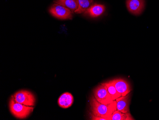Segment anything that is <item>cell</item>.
<instances>
[{
  "label": "cell",
  "mask_w": 159,
  "mask_h": 120,
  "mask_svg": "<svg viewBox=\"0 0 159 120\" xmlns=\"http://www.w3.org/2000/svg\"><path fill=\"white\" fill-rule=\"evenodd\" d=\"M104 84L107 87V90L113 101H115L116 99L121 96V94L119 93L115 88L113 80L105 82Z\"/></svg>",
  "instance_id": "13"
},
{
  "label": "cell",
  "mask_w": 159,
  "mask_h": 120,
  "mask_svg": "<svg viewBox=\"0 0 159 120\" xmlns=\"http://www.w3.org/2000/svg\"><path fill=\"white\" fill-rule=\"evenodd\" d=\"M74 101L72 94L69 93H66L61 95L58 100V103L60 107L63 109H67L72 105Z\"/></svg>",
  "instance_id": "9"
},
{
  "label": "cell",
  "mask_w": 159,
  "mask_h": 120,
  "mask_svg": "<svg viewBox=\"0 0 159 120\" xmlns=\"http://www.w3.org/2000/svg\"><path fill=\"white\" fill-rule=\"evenodd\" d=\"M90 105L93 115L106 118L107 120H110L113 112L117 110L116 102L115 100L111 103L104 104L99 103L94 97H93L91 99Z\"/></svg>",
  "instance_id": "1"
},
{
  "label": "cell",
  "mask_w": 159,
  "mask_h": 120,
  "mask_svg": "<svg viewBox=\"0 0 159 120\" xmlns=\"http://www.w3.org/2000/svg\"><path fill=\"white\" fill-rule=\"evenodd\" d=\"M9 109L11 114L18 119H23L28 117L34 111V106L25 105L17 103L11 96L9 102Z\"/></svg>",
  "instance_id": "2"
},
{
  "label": "cell",
  "mask_w": 159,
  "mask_h": 120,
  "mask_svg": "<svg viewBox=\"0 0 159 120\" xmlns=\"http://www.w3.org/2000/svg\"><path fill=\"white\" fill-rule=\"evenodd\" d=\"M130 98L129 94L125 96H121L115 100L116 102L117 110L124 113L129 112V102Z\"/></svg>",
  "instance_id": "8"
},
{
  "label": "cell",
  "mask_w": 159,
  "mask_h": 120,
  "mask_svg": "<svg viewBox=\"0 0 159 120\" xmlns=\"http://www.w3.org/2000/svg\"><path fill=\"white\" fill-rule=\"evenodd\" d=\"M134 120L129 113H124L116 110L113 112L110 120Z\"/></svg>",
  "instance_id": "12"
},
{
  "label": "cell",
  "mask_w": 159,
  "mask_h": 120,
  "mask_svg": "<svg viewBox=\"0 0 159 120\" xmlns=\"http://www.w3.org/2000/svg\"><path fill=\"white\" fill-rule=\"evenodd\" d=\"M91 120H107L106 118H102V117H98V116H95V115L92 114L91 117Z\"/></svg>",
  "instance_id": "15"
},
{
  "label": "cell",
  "mask_w": 159,
  "mask_h": 120,
  "mask_svg": "<svg viewBox=\"0 0 159 120\" xmlns=\"http://www.w3.org/2000/svg\"><path fill=\"white\" fill-rule=\"evenodd\" d=\"M78 4V8L75 12L76 13H81L85 12L90 7L93 3V0H77Z\"/></svg>",
  "instance_id": "14"
},
{
  "label": "cell",
  "mask_w": 159,
  "mask_h": 120,
  "mask_svg": "<svg viewBox=\"0 0 159 120\" xmlns=\"http://www.w3.org/2000/svg\"><path fill=\"white\" fill-rule=\"evenodd\" d=\"M126 5L129 12L134 15H139L143 10L145 2L144 0H127Z\"/></svg>",
  "instance_id": "6"
},
{
  "label": "cell",
  "mask_w": 159,
  "mask_h": 120,
  "mask_svg": "<svg viewBox=\"0 0 159 120\" xmlns=\"http://www.w3.org/2000/svg\"><path fill=\"white\" fill-rule=\"evenodd\" d=\"M54 2L69 9L71 12L75 11L78 8L77 0H56Z\"/></svg>",
  "instance_id": "11"
},
{
  "label": "cell",
  "mask_w": 159,
  "mask_h": 120,
  "mask_svg": "<svg viewBox=\"0 0 159 120\" xmlns=\"http://www.w3.org/2000/svg\"><path fill=\"white\" fill-rule=\"evenodd\" d=\"M13 97L16 102L25 105L34 106L35 104L34 95L28 90H20L14 94Z\"/></svg>",
  "instance_id": "3"
},
{
  "label": "cell",
  "mask_w": 159,
  "mask_h": 120,
  "mask_svg": "<svg viewBox=\"0 0 159 120\" xmlns=\"http://www.w3.org/2000/svg\"><path fill=\"white\" fill-rule=\"evenodd\" d=\"M113 81L117 90L121 94V96H125L131 92V86L125 79H113Z\"/></svg>",
  "instance_id": "7"
},
{
  "label": "cell",
  "mask_w": 159,
  "mask_h": 120,
  "mask_svg": "<svg viewBox=\"0 0 159 120\" xmlns=\"http://www.w3.org/2000/svg\"><path fill=\"white\" fill-rule=\"evenodd\" d=\"M50 12L59 19H71L72 12L67 8L58 4H54L50 9Z\"/></svg>",
  "instance_id": "5"
},
{
  "label": "cell",
  "mask_w": 159,
  "mask_h": 120,
  "mask_svg": "<svg viewBox=\"0 0 159 120\" xmlns=\"http://www.w3.org/2000/svg\"><path fill=\"white\" fill-rule=\"evenodd\" d=\"M105 7L102 4H95L87 10L85 13L88 14L92 17L95 18L100 17L105 11Z\"/></svg>",
  "instance_id": "10"
},
{
  "label": "cell",
  "mask_w": 159,
  "mask_h": 120,
  "mask_svg": "<svg viewBox=\"0 0 159 120\" xmlns=\"http://www.w3.org/2000/svg\"><path fill=\"white\" fill-rule=\"evenodd\" d=\"M93 94L96 100L101 103L109 104L113 102L104 83L97 87L94 90Z\"/></svg>",
  "instance_id": "4"
}]
</instances>
